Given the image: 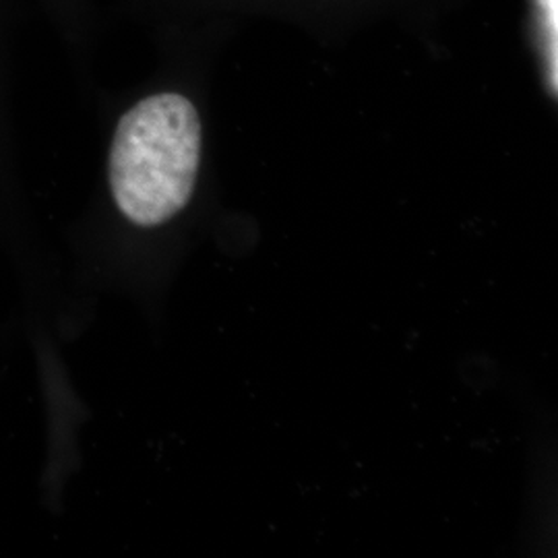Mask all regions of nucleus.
I'll use <instances>...</instances> for the list:
<instances>
[{"instance_id": "f257e3e1", "label": "nucleus", "mask_w": 558, "mask_h": 558, "mask_svg": "<svg viewBox=\"0 0 558 558\" xmlns=\"http://www.w3.org/2000/svg\"><path fill=\"white\" fill-rule=\"evenodd\" d=\"M201 163V120L179 94H158L120 119L108 177L122 216L141 228L172 220L191 201Z\"/></svg>"}, {"instance_id": "f03ea898", "label": "nucleus", "mask_w": 558, "mask_h": 558, "mask_svg": "<svg viewBox=\"0 0 558 558\" xmlns=\"http://www.w3.org/2000/svg\"><path fill=\"white\" fill-rule=\"evenodd\" d=\"M557 0H539L542 17H544V36L548 52V69H553V77L557 81Z\"/></svg>"}]
</instances>
